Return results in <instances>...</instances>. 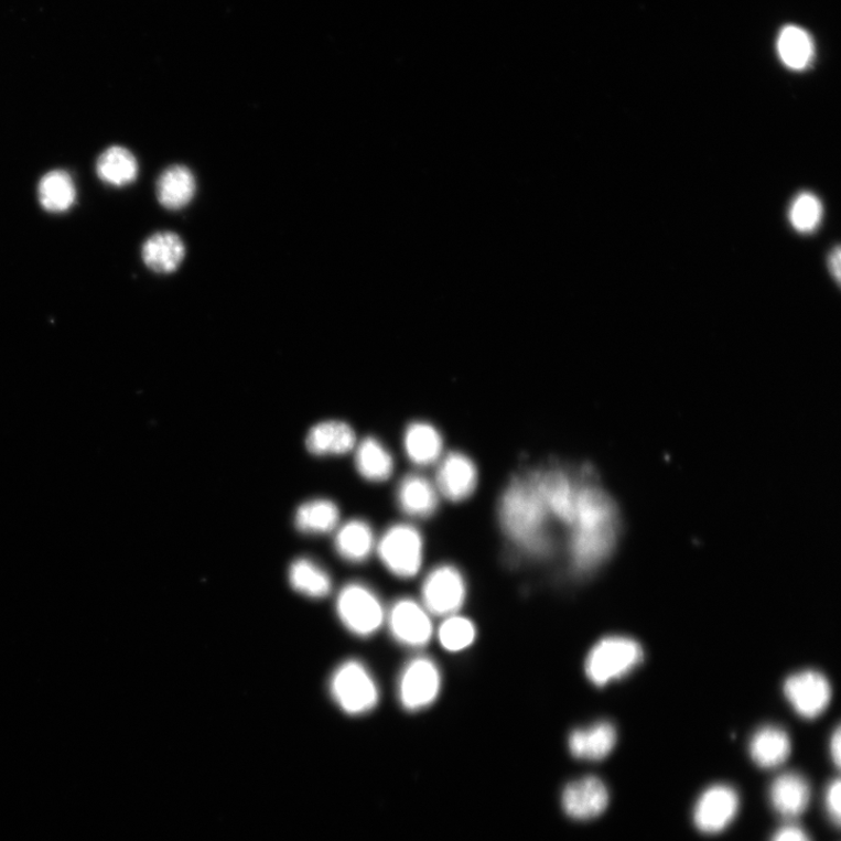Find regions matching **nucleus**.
I'll list each match as a JSON object with an SVG mask.
<instances>
[{"label":"nucleus","instance_id":"10","mask_svg":"<svg viewBox=\"0 0 841 841\" xmlns=\"http://www.w3.org/2000/svg\"><path fill=\"white\" fill-rule=\"evenodd\" d=\"M738 809L740 796L734 788L726 785L710 787L697 800L694 824L702 833H720L733 823Z\"/></svg>","mask_w":841,"mask_h":841},{"label":"nucleus","instance_id":"32","mask_svg":"<svg viewBox=\"0 0 841 841\" xmlns=\"http://www.w3.org/2000/svg\"><path fill=\"white\" fill-rule=\"evenodd\" d=\"M826 795H827L826 805H827L828 813L832 820V823L839 827L840 816H841V809H840L841 785L838 778L831 781V784L829 785L827 789Z\"/></svg>","mask_w":841,"mask_h":841},{"label":"nucleus","instance_id":"14","mask_svg":"<svg viewBox=\"0 0 841 841\" xmlns=\"http://www.w3.org/2000/svg\"><path fill=\"white\" fill-rule=\"evenodd\" d=\"M538 483L553 519L565 526H571L578 494V486L563 472H536Z\"/></svg>","mask_w":841,"mask_h":841},{"label":"nucleus","instance_id":"8","mask_svg":"<svg viewBox=\"0 0 841 841\" xmlns=\"http://www.w3.org/2000/svg\"><path fill=\"white\" fill-rule=\"evenodd\" d=\"M466 599V582L452 564H442L430 572L422 584L423 606L429 614L455 615Z\"/></svg>","mask_w":841,"mask_h":841},{"label":"nucleus","instance_id":"7","mask_svg":"<svg viewBox=\"0 0 841 841\" xmlns=\"http://www.w3.org/2000/svg\"><path fill=\"white\" fill-rule=\"evenodd\" d=\"M378 553L386 569L401 579L418 575L423 562V540L416 527L395 525L378 543Z\"/></svg>","mask_w":841,"mask_h":841},{"label":"nucleus","instance_id":"17","mask_svg":"<svg viewBox=\"0 0 841 841\" xmlns=\"http://www.w3.org/2000/svg\"><path fill=\"white\" fill-rule=\"evenodd\" d=\"M397 498L401 511L409 517L430 518L439 508L438 488L418 475H409L401 481Z\"/></svg>","mask_w":841,"mask_h":841},{"label":"nucleus","instance_id":"1","mask_svg":"<svg viewBox=\"0 0 841 841\" xmlns=\"http://www.w3.org/2000/svg\"><path fill=\"white\" fill-rule=\"evenodd\" d=\"M618 527L617 508L608 494L593 485L578 488L569 543L576 574L589 575L610 559L617 543Z\"/></svg>","mask_w":841,"mask_h":841},{"label":"nucleus","instance_id":"19","mask_svg":"<svg viewBox=\"0 0 841 841\" xmlns=\"http://www.w3.org/2000/svg\"><path fill=\"white\" fill-rule=\"evenodd\" d=\"M750 753L758 767L777 768L784 765L791 754L790 736L777 726L762 727L750 742Z\"/></svg>","mask_w":841,"mask_h":841},{"label":"nucleus","instance_id":"11","mask_svg":"<svg viewBox=\"0 0 841 841\" xmlns=\"http://www.w3.org/2000/svg\"><path fill=\"white\" fill-rule=\"evenodd\" d=\"M395 639L408 648H422L433 637V623L424 606L414 600L397 601L386 615Z\"/></svg>","mask_w":841,"mask_h":841},{"label":"nucleus","instance_id":"2","mask_svg":"<svg viewBox=\"0 0 841 841\" xmlns=\"http://www.w3.org/2000/svg\"><path fill=\"white\" fill-rule=\"evenodd\" d=\"M552 518L536 472L508 484L499 504V520L518 549L533 558L549 557L554 547Z\"/></svg>","mask_w":841,"mask_h":841},{"label":"nucleus","instance_id":"18","mask_svg":"<svg viewBox=\"0 0 841 841\" xmlns=\"http://www.w3.org/2000/svg\"><path fill=\"white\" fill-rule=\"evenodd\" d=\"M356 434L347 423L325 421L312 427L306 436V448L317 456L344 455L356 445Z\"/></svg>","mask_w":841,"mask_h":841},{"label":"nucleus","instance_id":"30","mask_svg":"<svg viewBox=\"0 0 841 841\" xmlns=\"http://www.w3.org/2000/svg\"><path fill=\"white\" fill-rule=\"evenodd\" d=\"M477 637L476 625L473 621L452 615L441 624L439 640L448 653H462L471 648Z\"/></svg>","mask_w":841,"mask_h":841},{"label":"nucleus","instance_id":"16","mask_svg":"<svg viewBox=\"0 0 841 841\" xmlns=\"http://www.w3.org/2000/svg\"><path fill=\"white\" fill-rule=\"evenodd\" d=\"M617 743L616 727L610 721H599L593 725L571 733L569 748L571 754L585 761H601L608 757Z\"/></svg>","mask_w":841,"mask_h":841},{"label":"nucleus","instance_id":"5","mask_svg":"<svg viewBox=\"0 0 841 841\" xmlns=\"http://www.w3.org/2000/svg\"><path fill=\"white\" fill-rule=\"evenodd\" d=\"M337 613L344 627L359 637L375 635L386 619L381 601L362 583L344 586L338 595Z\"/></svg>","mask_w":841,"mask_h":841},{"label":"nucleus","instance_id":"24","mask_svg":"<svg viewBox=\"0 0 841 841\" xmlns=\"http://www.w3.org/2000/svg\"><path fill=\"white\" fill-rule=\"evenodd\" d=\"M39 203L50 213L68 211L76 200L72 175L64 170H53L44 175L37 186Z\"/></svg>","mask_w":841,"mask_h":841},{"label":"nucleus","instance_id":"27","mask_svg":"<svg viewBox=\"0 0 841 841\" xmlns=\"http://www.w3.org/2000/svg\"><path fill=\"white\" fill-rule=\"evenodd\" d=\"M339 517L338 506L334 502L314 499L299 507L295 524L303 533L325 535L336 530Z\"/></svg>","mask_w":841,"mask_h":841},{"label":"nucleus","instance_id":"12","mask_svg":"<svg viewBox=\"0 0 841 841\" xmlns=\"http://www.w3.org/2000/svg\"><path fill=\"white\" fill-rule=\"evenodd\" d=\"M608 806V788L594 776L572 781L562 793V808L567 816L575 820L585 821L597 818Z\"/></svg>","mask_w":841,"mask_h":841},{"label":"nucleus","instance_id":"15","mask_svg":"<svg viewBox=\"0 0 841 841\" xmlns=\"http://www.w3.org/2000/svg\"><path fill=\"white\" fill-rule=\"evenodd\" d=\"M770 804L784 818L794 819L804 815L811 799L809 781L797 773L778 776L769 790Z\"/></svg>","mask_w":841,"mask_h":841},{"label":"nucleus","instance_id":"25","mask_svg":"<svg viewBox=\"0 0 841 841\" xmlns=\"http://www.w3.org/2000/svg\"><path fill=\"white\" fill-rule=\"evenodd\" d=\"M375 533L370 526L363 520H351L342 526L336 536L338 554L349 562H363L374 552Z\"/></svg>","mask_w":841,"mask_h":841},{"label":"nucleus","instance_id":"33","mask_svg":"<svg viewBox=\"0 0 841 841\" xmlns=\"http://www.w3.org/2000/svg\"><path fill=\"white\" fill-rule=\"evenodd\" d=\"M770 841H812L809 834L799 827L786 826L780 828Z\"/></svg>","mask_w":841,"mask_h":841},{"label":"nucleus","instance_id":"6","mask_svg":"<svg viewBox=\"0 0 841 841\" xmlns=\"http://www.w3.org/2000/svg\"><path fill=\"white\" fill-rule=\"evenodd\" d=\"M442 676L429 657L410 659L398 680V698L403 710L419 712L432 707L440 696Z\"/></svg>","mask_w":841,"mask_h":841},{"label":"nucleus","instance_id":"31","mask_svg":"<svg viewBox=\"0 0 841 841\" xmlns=\"http://www.w3.org/2000/svg\"><path fill=\"white\" fill-rule=\"evenodd\" d=\"M823 219V205L812 193H800L789 209V220L798 233H812Z\"/></svg>","mask_w":841,"mask_h":841},{"label":"nucleus","instance_id":"13","mask_svg":"<svg viewBox=\"0 0 841 841\" xmlns=\"http://www.w3.org/2000/svg\"><path fill=\"white\" fill-rule=\"evenodd\" d=\"M478 473L475 463L461 453L446 455L438 468V492L449 500L463 502L476 490Z\"/></svg>","mask_w":841,"mask_h":841},{"label":"nucleus","instance_id":"29","mask_svg":"<svg viewBox=\"0 0 841 841\" xmlns=\"http://www.w3.org/2000/svg\"><path fill=\"white\" fill-rule=\"evenodd\" d=\"M778 53L789 68L800 71L809 66L813 55V44L809 34L801 29L788 26L778 39Z\"/></svg>","mask_w":841,"mask_h":841},{"label":"nucleus","instance_id":"26","mask_svg":"<svg viewBox=\"0 0 841 841\" xmlns=\"http://www.w3.org/2000/svg\"><path fill=\"white\" fill-rule=\"evenodd\" d=\"M289 581L293 591L310 599L326 597L332 590L328 574L321 565L305 558L291 563Z\"/></svg>","mask_w":841,"mask_h":841},{"label":"nucleus","instance_id":"21","mask_svg":"<svg viewBox=\"0 0 841 841\" xmlns=\"http://www.w3.org/2000/svg\"><path fill=\"white\" fill-rule=\"evenodd\" d=\"M197 183L190 169L174 165L166 169L158 183V197L162 206L177 211L187 206L194 198Z\"/></svg>","mask_w":841,"mask_h":841},{"label":"nucleus","instance_id":"34","mask_svg":"<svg viewBox=\"0 0 841 841\" xmlns=\"http://www.w3.org/2000/svg\"><path fill=\"white\" fill-rule=\"evenodd\" d=\"M830 752L831 757L834 762L835 767L838 768L840 766V759H841V735H840V729H837L834 733L831 736L830 742Z\"/></svg>","mask_w":841,"mask_h":841},{"label":"nucleus","instance_id":"22","mask_svg":"<svg viewBox=\"0 0 841 841\" xmlns=\"http://www.w3.org/2000/svg\"><path fill=\"white\" fill-rule=\"evenodd\" d=\"M405 449L410 461L425 466L435 463L442 454L443 440L439 430L425 422L410 424L405 433Z\"/></svg>","mask_w":841,"mask_h":841},{"label":"nucleus","instance_id":"9","mask_svg":"<svg viewBox=\"0 0 841 841\" xmlns=\"http://www.w3.org/2000/svg\"><path fill=\"white\" fill-rule=\"evenodd\" d=\"M785 694L798 715L816 719L828 710L832 689L824 675L808 670L797 672L786 680Z\"/></svg>","mask_w":841,"mask_h":841},{"label":"nucleus","instance_id":"3","mask_svg":"<svg viewBox=\"0 0 841 841\" xmlns=\"http://www.w3.org/2000/svg\"><path fill=\"white\" fill-rule=\"evenodd\" d=\"M644 660L640 644L630 637L610 636L597 641L586 656V677L597 688L633 673Z\"/></svg>","mask_w":841,"mask_h":841},{"label":"nucleus","instance_id":"4","mask_svg":"<svg viewBox=\"0 0 841 841\" xmlns=\"http://www.w3.org/2000/svg\"><path fill=\"white\" fill-rule=\"evenodd\" d=\"M330 693L348 715H364L378 705L380 692L374 676L358 660H346L330 680Z\"/></svg>","mask_w":841,"mask_h":841},{"label":"nucleus","instance_id":"35","mask_svg":"<svg viewBox=\"0 0 841 841\" xmlns=\"http://www.w3.org/2000/svg\"><path fill=\"white\" fill-rule=\"evenodd\" d=\"M840 256H841L840 248L835 247L829 259L830 271L832 272V276L837 282L840 281V270H841Z\"/></svg>","mask_w":841,"mask_h":841},{"label":"nucleus","instance_id":"28","mask_svg":"<svg viewBox=\"0 0 841 841\" xmlns=\"http://www.w3.org/2000/svg\"><path fill=\"white\" fill-rule=\"evenodd\" d=\"M356 466L365 479L385 482L395 472V460L378 440L368 438L357 448Z\"/></svg>","mask_w":841,"mask_h":841},{"label":"nucleus","instance_id":"20","mask_svg":"<svg viewBox=\"0 0 841 841\" xmlns=\"http://www.w3.org/2000/svg\"><path fill=\"white\" fill-rule=\"evenodd\" d=\"M186 248L177 234L155 233L143 245L142 259L155 272L169 273L177 270L185 258Z\"/></svg>","mask_w":841,"mask_h":841},{"label":"nucleus","instance_id":"23","mask_svg":"<svg viewBox=\"0 0 841 841\" xmlns=\"http://www.w3.org/2000/svg\"><path fill=\"white\" fill-rule=\"evenodd\" d=\"M96 173L104 183L123 187L136 181L139 175V163L128 149L111 147L97 160Z\"/></svg>","mask_w":841,"mask_h":841}]
</instances>
